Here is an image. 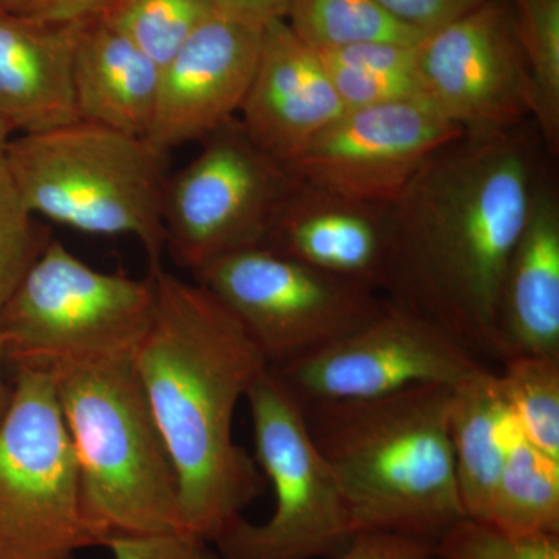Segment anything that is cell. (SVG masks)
Instances as JSON below:
<instances>
[{
  "instance_id": "26",
  "label": "cell",
  "mask_w": 559,
  "mask_h": 559,
  "mask_svg": "<svg viewBox=\"0 0 559 559\" xmlns=\"http://www.w3.org/2000/svg\"><path fill=\"white\" fill-rule=\"evenodd\" d=\"M212 0H120L105 20L159 68L216 16Z\"/></svg>"
},
{
  "instance_id": "1",
  "label": "cell",
  "mask_w": 559,
  "mask_h": 559,
  "mask_svg": "<svg viewBox=\"0 0 559 559\" xmlns=\"http://www.w3.org/2000/svg\"><path fill=\"white\" fill-rule=\"evenodd\" d=\"M549 159L532 120L437 151L392 205L381 296L502 364L500 288Z\"/></svg>"
},
{
  "instance_id": "4",
  "label": "cell",
  "mask_w": 559,
  "mask_h": 559,
  "mask_svg": "<svg viewBox=\"0 0 559 559\" xmlns=\"http://www.w3.org/2000/svg\"><path fill=\"white\" fill-rule=\"evenodd\" d=\"M132 360L53 373L81 510L100 547L119 536L186 528L176 471Z\"/></svg>"
},
{
  "instance_id": "28",
  "label": "cell",
  "mask_w": 559,
  "mask_h": 559,
  "mask_svg": "<svg viewBox=\"0 0 559 559\" xmlns=\"http://www.w3.org/2000/svg\"><path fill=\"white\" fill-rule=\"evenodd\" d=\"M437 559H559V535H514L462 518L433 543Z\"/></svg>"
},
{
  "instance_id": "12",
  "label": "cell",
  "mask_w": 559,
  "mask_h": 559,
  "mask_svg": "<svg viewBox=\"0 0 559 559\" xmlns=\"http://www.w3.org/2000/svg\"><path fill=\"white\" fill-rule=\"evenodd\" d=\"M485 367L432 323L385 300L358 330L274 370L300 404H314L377 399L415 384L455 388Z\"/></svg>"
},
{
  "instance_id": "23",
  "label": "cell",
  "mask_w": 559,
  "mask_h": 559,
  "mask_svg": "<svg viewBox=\"0 0 559 559\" xmlns=\"http://www.w3.org/2000/svg\"><path fill=\"white\" fill-rule=\"evenodd\" d=\"M285 21L316 51L364 43L415 46L426 36L393 17L377 0H290Z\"/></svg>"
},
{
  "instance_id": "9",
  "label": "cell",
  "mask_w": 559,
  "mask_h": 559,
  "mask_svg": "<svg viewBox=\"0 0 559 559\" xmlns=\"http://www.w3.org/2000/svg\"><path fill=\"white\" fill-rule=\"evenodd\" d=\"M165 186V245L191 272L263 245L300 180L261 150L235 117L210 132Z\"/></svg>"
},
{
  "instance_id": "27",
  "label": "cell",
  "mask_w": 559,
  "mask_h": 559,
  "mask_svg": "<svg viewBox=\"0 0 559 559\" xmlns=\"http://www.w3.org/2000/svg\"><path fill=\"white\" fill-rule=\"evenodd\" d=\"M51 238L28 209L5 160L0 156V310Z\"/></svg>"
},
{
  "instance_id": "32",
  "label": "cell",
  "mask_w": 559,
  "mask_h": 559,
  "mask_svg": "<svg viewBox=\"0 0 559 559\" xmlns=\"http://www.w3.org/2000/svg\"><path fill=\"white\" fill-rule=\"evenodd\" d=\"M336 559H437L432 543L392 535V533H358L344 554Z\"/></svg>"
},
{
  "instance_id": "13",
  "label": "cell",
  "mask_w": 559,
  "mask_h": 559,
  "mask_svg": "<svg viewBox=\"0 0 559 559\" xmlns=\"http://www.w3.org/2000/svg\"><path fill=\"white\" fill-rule=\"evenodd\" d=\"M463 135L423 98L345 109L288 164L301 182L393 205L444 145Z\"/></svg>"
},
{
  "instance_id": "22",
  "label": "cell",
  "mask_w": 559,
  "mask_h": 559,
  "mask_svg": "<svg viewBox=\"0 0 559 559\" xmlns=\"http://www.w3.org/2000/svg\"><path fill=\"white\" fill-rule=\"evenodd\" d=\"M485 522L514 535H559V460L520 436Z\"/></svg>"
},
{
  "instance_id": "8",
  "label": "cell",
  "mask_w": 559,
  "mask_h": 559,
  "mask_svg": "<svg viewBox=\"0 0 559 559\" xmlns=\"http://www.w3.org/2000/svg\"><path fill=\"white\" fill-rule=\"evenodd\" d=\"M13 385L0 425V559H75L100 544L81 510L55 377L14 370Z\"/></svg>"
},
{
  "instance_id": "6",
  "label": "cell",
  "mask_w": 559,
  "mask_h": 559,
  "mask_svg": "<svg viewBox=\"0 0 559 559\" xmlns=\"http://www.w3.org/2000/svg\"><path fill=\"white\" fill-rule=\"evenodd\" d=\"M153 310L150 274L95 270L51 238L0 310V344L13 371L132 360Z\"/></svg>"
},
{
  "instance_id": "17",
  "label": "cell",
  "mask_w": 559,
  "mask_h": 559,
  "mask_svg": "<svg viewBox=\"0 0 559 559\" xmlns=\"http://www.w3.org/2000/svg\"><path fill=\"white\" fill-rule=\"evenodd\" d=\"M83 25L0 9V119L13 135L40 134L79 120L72 73Z\"/></svg>"
},
{
  "instance_id": "29",
  "label": "cell",
  "mask_w": 559,
  "mask_h": 559,
  "mask_svg": "<svg viewBox=\"0 0 559 559\" xmlns=\"http://www.w3.org/2000/svg\"><path fill=\"white\" fill-rule=\"evenodd\" d=\"M112 559H219L218 551L204 536L190 530L119 536L105 544Z\"/></svg>"
},
{
  "instance_id": "10",
  "label": "cell",
  "mask_w": 559,
  "mask_h": 559,
  "mask_svg": "<svg viewBox=\"0 0 559 559\" xmlns=\"http://www.w3.org/2000/svg\"><path fill=\"white\" fill-rule=\"evenodd\" d=\"M257 342L272 369L347 336L384 308L378 290L257 246L193 272Z\"/></svg>"
},
{
  "instance_id": "3",
  "label": "cell",
  "mask_w": 559,
  "mask_h": 559,
  "mask_svg": "<svg viewBox=\"0 0 559 559\" xmlns=\"http://www.w3.org/2000/svg\"><path fill=\"white\" fill-rule=\"evenodd\" d=\"M452 392L415 384L377 399L300 404L356 533L433 544L465 518L451 441Z\"/></svg>"
},
{
  "instance_id": "25",
  "label": "cell",
  "mask_w": 559,
  "mask_h": 559,
  "mask_svg": "<svg viewBox=\"0 0 559 559\" xmlns=\"http://www.w3.org/2000/svg\"><path fill=\"white\" fill-rule=\"evenodd\" d=\"M499 378L521 436L559 460V359L513 356L500 364Z\"/></svg>"
},
{
  "instance_id": "7",
  "label": "cell",
  "mask_w": 559,
  "mask_h": 559,
  "mask_svg": "<svg viewBox=\"0 0 559 559\" xmlns=\"http://www.w3.org/2000/svg\"><path fill=\"white\" fill-rule=\"evenodd\" d=\"M255 462L274 488L264 524L245 518L221 530L219 559H336L355 539V525L333 471L320 454L299 401L267 367L250 384Z\"/></svg>"
},
{
  "instance_id": "33",
  "label": "cell",
  "mask_w": 559,
  "mask_h": 559,
  "mask_svg": "<svg viewBox=\"0 0 559 559\" xmlns=\"http://www.w3.org/2000/svg\"><path fill=\"white\" fill-rule=\"evenodd\" d=\"M216 10L230 20L263 28L285 20L290 0H212Z\"/></svg>"
},
{
  "instance_id": "24",
  "label": "cell",
  "mask_w": 559,
  "mask_h": 559,
  "mask_svg": "<svg viewBox=\"0 0 559 559\" xmlns=\"http://www.w3.org/2000/svg\"><path fill=\"white\" fill-rule=\"evenodd\" d=\"M530 81L532 121L551 159L559 153V0H509Z\"/></svg>"
},
{
  "instance_id": "20",
  "label": "cell",
  "mask_w": 559,
  "mask_h": 559,
  "mask_svg": "<svg viewBox=\"0 0 559 559\" xmlns=\"http://www.w3.org/2000/svg\"><path fill=\"white\" fill-rule=\"evenodd\" d=\"M520 436L498 371L485 367L455 385L451 441L460 502L466 518L487 520L500 474Z\"/></svg>"
},
{
  "instance_id": "19",
  "label": "cell",
  "mask_w": 559,
  "mask_h": 559,
  "mask_svg": "<svg viewBox=\"0 0 559 559\" xmlns=\"http://www.w3.org/2000/svg\"><path fill=\"white\" fill-rule=\"evenodd\" d=\"M160 68L106 21L81 27L73 57V100L81 121L145 138Z\"/></svg>"
},
{
  "instance_id": "30",
  "label": "cell",
  "mask_w": 559,
  "mask_h": 559,
  "mask_svg": "<svg viewBox=\"0 0 559 559\" xmlns=\"http://www.w3.org/2000/svg\"><path fill=\"white\" fill-rule=\"evenodd\" d=\"M120 0H0V9L40 21L87 24L105 20Z\"/></svg>"
},
{
  "instance_id": "14",
  "label": "cell",
  "mask_w": 559,
  "mask_h": 559,
  "mask_svg": "<svg viewBox=\"0 0 559 559\" xmlns=\"http://www.w3.org/2000/svg\"><path fill=\"white\" fill-rule=\"evenodd\" d=\"M263 28L216 14L160 68L146 140L162 153L200 143L240 114Z\"/></svg>"
},
{
  "instance_id": "5",
  "label": "cell",
  "mask_w": 559,
  "mask_h": 559,
  "mask_svg": "<svg viewBox=\"0 0 559 559\" xmlns=\"http://www.w3.org/2000/svg\"><path fill=\"white\" fill-rule=\"evenodd\" d=\"M168 159L145 138L76 120L40 134L14 135L11 176L38 218L97 237L128 235L162 266Z\"/></svg>"
},
{
  "instance_id": "34",
  "label": "cell",
  "mask_w": 559,
  "mask_h": 559,
  "mask_svg": "<svg viewBox=\"0 0 559 559\" xmlns=\"http://www.w3.org/2000/svg\"><path fill=\"white\" fill-rule=\"evenodd\" d=\"M7 369H9V366H7L2 344H0V425H2L3 418L7 417L11 400H13V380L9 381V378H7Z\"/></svg>"
},
{
  "instance_id": "11",
  "label": "cell",
  "mask_w": 559,
  "mask_h": 559,
  "mask_svg": "<svg viewBox=\"0 0 559 559\" xmlns=\"http://www.w3.org/2000/svg\"><path fill=\"white\" fill-rule=\"evenodd\" d=\"M425 100L465 135L500 134L532 120L528 66L509 0H484L417 44Z\"/></svg>"
},
{
  "instance_id": "2",
  "label": "cell",
  "mask_w": 559,
  "mask_h": 559,
  "mask_svg": "<svg viewBox=\"0 0 559 559\" xmlns=\"http://www.w3.org/2000/svg\"><path fill=\"white\" fill-rule=\"evenodd\" d=\"M154 310L134 370L179 487L183 527L212 543L266 479L235 443L237 404L270 367L240 320L200 283L150 270Z\"/></svg>"
},
{
  "instance_id": "21",
  "label": "cell",
  "mask_w": 559,
  "mask_h": 559,
  "mask_svg": "<svg viewBox=\"0 0 559 559\" xmlns=\"http://www.w3.org/2000/svg\"><path fill=\"white\" fill-rule=\"evenodd\" d=\"M318 53L345 109L425 100L417 44L364 43Z\"/></svg>"
},
{
  "instance_id": "31",
  "label": "cell",
  "mask_w": 559,
  "mask_h": 559,
  "mask_svg": "<svg viewBox=\"0 0 559 559\" xmlns=\"http://www.w3.org/2000/svg\"><path fill=\"white\" fill-rule=\"evenodd\" d=\"M393 17L428 35L450 24L484 0H377Z\"/></svg>"
},
{
  "instance_id": "35",
  "label": "cell",
  "mask_w": 559,
  "mask_h": 559,
  "mask_svg": "<svg viewBox=\"0 0 559 559\" xmlns=\"http://www.w3.org/2000/svg\"><path fill=\"white\" fill-rule=\"evenodd\" d=\"M13 132L7 127L5 121L0 119V156L5 153L7 146H9L10 140L13 139Z\"/></svg>"
},
{
  "instance_id": "15",
  "label": "cell",
  "mask_w": 559,
  "mask_h": 559,
  "mask_svg": "<svg viewBox=\"0 0 559 559\" xmlns=\"http://www.w3.org/2000/svg\"><path fill=\"white\" fill-rule=\"evenodd\" d=\"M344 110L318 51L285 20L263 27L259 62L238 114L250 139L288 167Z\"/></svg>"
},
{
  "instance_id": "16",
  "label": "cell",
  "mask_w": 559,
  "mask_h": 559,
  "mask_svg": "<svg viewBox=\"0 0 559 559\" xmlns=\"http://www.w3.org/2000/svg\"><path fill=\"white\" fill-rule=\"evenodd\" d=\"M392 230V205L348 200L300 180L261 246L381 294Z\"/></svg>"
},
{
  "instance_id": "18",
  "label": "cell",
  "mask_w": 559,
  "mask_h": 559,
  "mask_svg": "<svg viewBox=\"0 0 559 559\" xmlns=\"http://www.w3.org/2000/svg\"><path fill=\"white\" fill-rule=\"evenodd\" d=\"M499 334L506 359H559V191L550 170L540 179L507 263Z\"/></svg>"
}]
</instances>
